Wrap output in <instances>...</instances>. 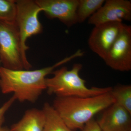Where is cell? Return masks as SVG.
<instances>
[{"instance_id": "obj_7", "label": "cell", "mask_w": 131, "mask_h": 131, "mask_svg": "<svg viewBox=\"0 0 131 131\" xmlns=\"http://www.w3.org/2000/svg\"><path fill=\"white\" fill-rule=\"evenodd\" d=\"M114 70H131V27L125 24L122 32L103 59Z\"/></svg>"}, {"instance_id": "obj_15", "label": "cell", "mask_w": 131, "mask_h": 131, "mask_svg": "<svg viewBox=\"0 0 131 131\" xmlns=\"http://www.w3.org/2000/svg\"><path fill=\"white\" fill-rule=\"evenodd\" d=\"M16 12L15 0H0V22H15Z\"/></svg>"}, {"instance_id": "obj_11", "label": "cell", "mask_w": 131, "mask_h": 131, "mask_svg": "<svg viewBox=\"0 0 131 131\" xmlns=\"http://www.w3.org/2000/svg\"><path fill=\"white\" fill-rule=\"evenodd\" d=\"M45 115L43 110L32 108L27 110L18 122L12 125V131H43Z\"/></svg>"}, {"instance_id": "obj_8", "label": "cell", "mask_w": 131, "mask_h": 131, "mask_svg": "<svg viewBox=\"0 0 131 131\" xmlns=\"http://www.w3.org/2000/svg\"><path fill=\"white\" fill-rule=\"evenodd\" d=\"M131 2L128 0H107L88 20L94 26L108 22L130 21Z\"/></svg>"}, {"instance_id": "obj_6", "label": "cell", "mask_w": 131, "mask_h": 131, "mask_svg": "<svg viewBox=\"0 0 131 131\" xmlns=\"http://www.w3.org/2000/svg\"><path fill=\"white\" fill-rule=\"evenodd\" d=\"M121 21L108 22L94 26L88 41L91 50L104 59L124 29Z\"/></svg>"}, {"instance_id": "obj_12", "label": "cell", "mask_w": 131, "mask_h": 131, "mask_svg": "<svg viewBox=\"0 0 131 131\" xmlns=\"http://www.w3.org/2000/svg\"><path fill=\"white\" fill-rule=\"evenodd\" d=\"M45 120L43 131H75L70 129L52 105L44 103L43 108Z\"/></svg>"}, {"instance_id": "obj_18", "label": "cell", "mask_w": 131, "mask_h": 131, "mask_svg": "<svg viewBox=\"0 0 131 131\" xmlns=\"http://www.w3.org/2000/svg\"><path fill=\"white\" fill-rule=\"evenodd\" d=\"M0 131H12L11 129L5 127L0 126Z\"/></svg>"}, {"instance_id": "obj_14", "label": "cell", "mask_w": 131, "mask_h": 131, "mask_svg": "<svg viewBox=\"0 0 131 131\" xmlns=\"http://www.w3.org/2000/svg\"><path fill=\"white\" fill-rule=\"evenodd\" d=\"M114 103L126 109L131 114V86L120 85L112 89L110 91Z\"/></svg>"}, {"instance_id": "obj_5", "label": "cell", "mask_w": 131, "mask_h": 131, "mask_svg": "<svg viewBox=\"0 0 131 131\" xmlns=\"http://www.w3.org/2000/svg\"><path fill=\"white\" fill-rule=\"evenodd\" d=\"M16 7L15 24L21 40L23 52L29 49L26 42L28 38L33 35L41 33L43 27L38 18L42 9L35 1L15 0Z\"/></svg>"}, {"instance_id": "obj_1", "label": "cell", "mask_w": 131, "mask_h": 131, "mask_svg": "<svg viewBox=\"0 0 131 131\" xmlns=\"http://www.w3.org/2000/svg\"><path fill=\"white\" fill-rule=\"evenodd\" d=\"M83 55V52L79 49L74 54L53 65L35 70H13L0 67L2 92L3 94L13 93L16 100L20 102L35 103L46 89V80L47 75L52 74L60 66Z\"/></svg>"}, {"instance_id": "obj_2", "label": "cell", "mask_w": 131, "mask_h": 131, "mask_svg": "<svg viewBox=\"0 0 131 131\" xmlns=\"http://www.w3.org/2000/svg\"><path fill=\"white\" fill-rule=\"evenodd\" d=\"M114 103L110 92L90 97H56L52 106L71 130L82 129L98 113Z\"/></svg>"}, {"instance_id": "obj_17", "label": "cell", "mask_w": 131, "mask_h": 131, "mask_svg": "<svg viewBox=\"0 0 131 131\" xmlns=\"http://www.w3.org/2000/svg\"><path fill=\"white\" fill-rule=\"evenodd\" d=\"M83 131H102L97 121L92 119L84 125Z\"/></svg>"}, {"instance_id": "obj_19", "label": "cell", "mask_w": 131, "mask_h": 131, "mask_svg": "<svg viewBox=\"0 0 131 131\" xmlns=\"http://www.w3.org/2000/svg\"><path fill=\"white\" fill-rule=\"evenodd\" d=\"M1 60H0V64H1Z\"/></svg>"}, {"instance_id": "obj_16", "label": "cell", "mask_w": 131, "mask_h": 131, "mask_svg": "<svg viewBox=\"0 0 131 131\" xmlns=\"http://www.w3.org/2000/svg\"><path fill=\"white\" fill-rule=\"evenodd\" d=\"M15 100V98L13 96L0 108V126H2L3 124L5 122V114Z\"/></svg>"}, {"instance_id": "obj_3", "label": "cell", "mask_w": 131, "mask_h": 131, "mask_svg": "<svg viewBox=\"0 0 131 131\" xmlns=\"http://www.w3.org/2000/svg\"><path fill=\"white\" fill-rule=\"evenodd\" d=\"M82 68L81 63H75L70 70L66 67L54 71L53 77L46 78V85L47 93L57 97H90L110 92L112 87L89 88L85 80L81 78L79 73Z\"/></svg>"}, {"instance_id": "obj_4", "label": "cell", "mask_w": 131, "mask_h": 131, "mask_svg": "<svg viewBox=\"0 0 131 131\" xmlns=\"http://www.w3.org/2000/svg\"><path fill=\"white\" fill-rule=\"evenodd\" d=\"M0 60L2 67L9 69L28 70L32 68L23 52L15 22H0Z\"/></svg>"}, {"instance_id": "obj_9", "label": "cell", "mask_w": 131, "mask_h": 131, "mask_svg": "<svg viewBox=\"0 0 131 131\" xmlns=\"http://www.w3.org/2000/svg\"><path fill=\"white\" fill-rule=\"evenodd\" d=\"M35 1L49 18L58 19L69 27L77 24L76 13L79 0H36Z\"/></svg>"}, {"instance_id": "obj_13", "label": "cell", "mask_w": 131, "mask_h": 131, "mask_svg": "<svg viewBox=\"0 0 131 131\" xmlns=\"http://www.w3.org/2000/svg\"><path fill=\"white\" fill-rule=\"evenodd\" d=\"M104 0H79L76 10L77 23L84 22L100 9L105 2Z\"/></svg>"}, {"instance_id": "obj_10", "label": "cell", "mask_w": 131, "mask_h": 131, "mask_svg": "<svg viewBox=\"0 0 131 131\" xmlns=\"http://www.w3.org/2000/svg\"><path fill=\"white\" fill-rule=\"evenodd\" d=\"M97 122L102 131H131V114L116 103L106 108Z\"/></svg>"}]
</instances>
